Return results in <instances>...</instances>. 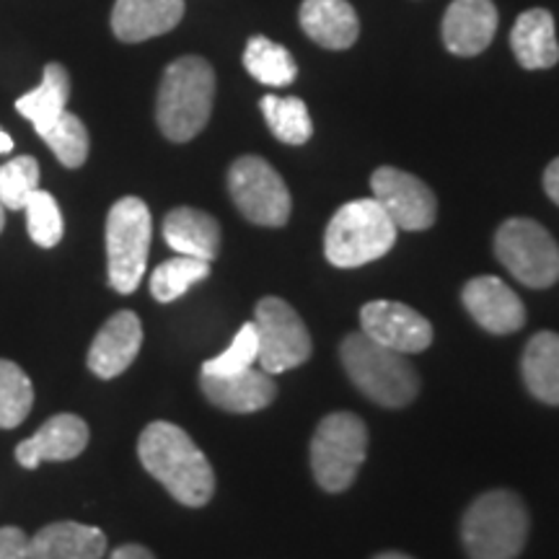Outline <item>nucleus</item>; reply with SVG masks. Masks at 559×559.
Segmentation results:
<instances>
[{
  "label": "nucleus",
  "mask_w": 559,
  "mask_h": 559,
  "mask_svg": "<svg viewBox=\"0 0 559 559\" xmlns=\"http://www.w3.org/2000/svg\"><path fill=\"white\" fill-rule=\"evenodd\" d=\"M498 262L528 288H549L559 280V247L542 223L510 218L495 234Z\"/></svg>",
  "instance_id": "obj_8"
},
{
  "label": "nucleus",
  "mask_w": 559,
  "mask_h": 559,
  "mask_svg": "<svg viewBox=\"0 0 559 559\" xmlns=\"http://www.w3.org/2000/svg\"><path fill=\"white\" fill-rule=\"evenodd\" d=\"M153 221L140 198H122L107 215V264L109 285L122 296L138 290L148 262Z\"/></svg>",
  "instance_id": "obj_7"
},
{
  "label": "nucleus",
  "mask_w": 559,
  "mask_h": 559,
  "mask_svg": "<svg viewBox=\"0 0 559 559\" xmlns=\"http://www.w3.org/2000/svg\"><path fill=\"white\" fill-rule=\"evenodd\" d=\"M368 451V428L353 412H334L311 438V469L319 487L342 492L358 477Z\"/></svg>",
  "instance_id": "obj_6"
},
{
  "label": "nucleus",
  "mask_w": 559,
  "mask_h": 559,
  "mask_svg": "<svg viewBox=\"0 0 559 559\" xmlns=\"http://www.w3.org/2000/svg\"><path fill=\"white\" fill-rule=\"evenodd\" d=\"M140 345H143V326L132 311L115 313L107 324L102 326L88 349V368L99 379H115L124 373L138 358Z\"/></svg>",
  "instance_id": "obj_15"
},
{
  "label": "nucleus",
  "mask_w": 559,
  "mask_h": 559,
  "mask_svg": "<svg viewBox=\"0 0 559 559\" xmlns=\"http://www.w3.org/2000/svg\"><path fill=\"white\" fill-rule=\"evenodd\" d=\"M495 32H498V9L492 0H453L443 16L445 47L461 58L485 52Z\"/></svg>",
  "instance_id": "obj_16"
},
{
  "label": "nucleus",
  "mask_w": 559,
  "mask_h": 559,
  "mask_svg": "<svg viewBox=\"0 0 559 559\" xmlns=\"http://www.w3.org/2000/svg\"><path fill=\"white\" fill-rule=\"evenodd\" d=\"M362 334L402 355H417L430 347L432 324L423 313L396 300H370L360 311Z\"/></svg>",
  "instance_id": "obj_12"
},
{
  "label": "nucleus",
  "mask_w": 559,
  "mask_h": 559,
  "mask_svg": "<svg viewBox=\"0 0 559 559\" xmlns=\"http://www.w3.org/2000/svg\"><path fill=\"white\" fill-rule=\"evenodd\" d=\"M544 190H547L549 198L559 205V158L551 160L547 171H544Z\"/></svg>",
  "instance_id": "obj_34"
},
{
  "label": "nucleus",
  "mask_w": 559,
  "mask_h": 559,
  "mask_svg": "<svg viewBox=\"0 0 559 559\" xmlns=\"http://www.w3.org/2000/svg\"><path fill=\"white\" fill-rule=\"evenodd\" d=\"M0 559H32L29 536L16 526L0 528Z\"/></svg>",
  "instance_id": "obj_33"
},
{
  "label": "nucleus",
  "mask_w": 559,
  "mask_h": 559,
  "mask_svg": "<svg viewBox=\"0 0 559 559\" xmlns=\"http://www.w3.org/2000/svg\"><path fill=\"white\" fill-rule=\"evenodd\" d=\"M243 68L249 70L251 79L272 88L288 86L298 75V66L293 55L267 37L249 39L247 50H243Z\"/></svg>",
  "instance_id": "obj_25"
},
{
  "label": "nucleus",
  "mask_w": 559,
  "mask_h": 559,
  "mask_svg": "<svg viewBox=\"0 0 559 559\" xmlns=\"http://www.w3.org/2000/svg\"><path fill=\"white\" fill-rule=\"evenodd\" d=\"M466 311L489 334H513L526 324V306L500 277H474L461 290Z\"/></svg>",
  "instance_id": "obj_13"
},
{
  "label": "nucleus",
  "mask_w": 559,
  "mask_h": 559,
  "mask_svg": "<svg viewBox=\"0 0 559 559\" xmlns=\"http://www.w3.org/2000/svg\"><path fill=\"white\" fill-rule=\"evenodd\" d=\"M140 464L187 508H202L215 492V474L205 453L179 425L151 423L138 440Z\"/></svg>",
  "instance_id": "obj_1"
},
{
  "label": "nucleus",
  "mask_w": 559,
  "mask_h": 559,
  "mask_svg": "<svg viewBox=\"0 0 559 559\" xmlns=\"http://www.w3.org/2000/svg\"><path fill=\"white\" fill-rule=\"evenodd\" d=\"M376 559H412V557L400 555V551H383V555H379Z\"/></svg>",
  "instance_id": "obj_37"
},
{
  "label": "nucleus",
  "mask_w": 559,
  "mask_h": 559,
  "mask_svg": "<svg viewBox=\"0 0 559 559\" xmlns=\"http://www.w3.org/2000/svg\"><path fill=\"white\" fill-rule=\"evenodd\" d=\"M370 187H373V200L386 210L396 228L425 230L436 223V194L423 179L394 166H381L370 177Z\"/></svg>",
  "instance_id": "obj_11"
},
{
  "label": "nucleus",
  "mask_w": 559,
  "mask_h": 559,
  "mask_svg": "<svg viewBox=\"0 0 559 559\" xmlns=\"http://www.w3.org/2000/svg\"><path fill=\"white\" fill-rule=\"evenodd\" d=\"M185 16V0H117L111 32L120 41L135 45L171 32Z\"/></svg>",
  "instance_id": "obj_18"
},
{
  "label": "nucleus",
  "mask_w": 559,
  "mask_h": 559,
  "mask_svg": "<svg viewBox=\"0 0 559 559\" xmlns=\"http://www.w3.org/2000/svg\"><path fill=\"white\" fill-rule=\"evenodd\" d=\"M88 445V425L79 415H55L32 438L16 445V461L24 469H37L41 461H70Z\"/></svg>",
  "instance_id": "obj_14"
},
{
  "label": "nucleus",
  "mask_w": 559,
  "mask_h": 559,
  "mask_svg": "<svg viewBox=\"0 0 559 559\" xmlns=\"http://www.w3.org/2000/svg\"><path fill=\"white\" fill-rule=\"evenodd\" d=\"M210 275V262L194 260V257H174V260L158 264L151 275V293L160 304H171L185 296L194 283Z\"/></svg>",
  "instance_id": "obj_28"
},
{
  "label": "nucleus",
  "mask_w": 559,
  "mask_h": 559,
  "mask_svg": "<svg viewBox=\"0 0 559 559\" xmlns=\"http://www.w3.org/2000/svg\"><path fill=\"white\" fill-rule=\"evenodd\" d=\"M215 99V73L207 60L198 55L174 60L164 70L158 86L156 120L158 128L174 143L198 138L210 120Z\"/></svg>",
  "instance_id": "obj_2"
},
{
  "label": "nucleus",
  "mask_w": 559,
  "mask_h": 559,
  "mask_svg": "<svg viewBox=\"0 0 559 559\" xmlns=\"http://www.w3.org/2000/svg\"><path fill=\"white\" fill-rule=\"evenodd\" d=\"M37 135L50 145L55 158H58L62 166H68V169H79V166L86 164L88 130L86 124H83L75 115H70L68 109L62 111L50 128L37 132Z\"/></svg>",
  "instance_id": "obj_29"
},
{
  "label": "nucleus",
  "mask_w": 559,
  "mask_h": 559,
  "mask_svg": "<svg viewBox=\"0 0 559 559\" xmlns=\"http://www.w3.org/2000/svg\"><path fill=\"white\" fill-rule=\"evenodd\" d=\"M34 407V386L16 362L0 358V428H19Z\"/></svg>",
  "instance_id": "obj_27"
},
{
  "label": "nucleus",
  "mask_w": 559,
  "mask_h": 559,
  "mask_svg": "<svg viewBox=\"0 0 559 559\" xmlns=\"http://www.w3.org/2000/svg\"><path fill=\"white\" fill-rule=\"evenodd\" d=\"M510 47H513L515 60L526 70L555 68L559 62V45L551 13L544 9L521 13L510 32Z\"/></svg>",
  "instance_id": "obj_22"
},
{
  "label": "nucleus",
  "mask_w": 559,
  "mask_h": 559,
  "mask_svg": "<svg viewBox=\"0 0 559 559\" xmlns=\"http://www.w3.org/2000/svg\"><path fill=\"white\" fill-rule=\"evenodd\" d=\"M109 559H156L148 549L140 547V544H122L120 549L111 551Z\"/></svg>",
  "instance_id": "obj_35"
},
{
  "label": "nucleus",
  "mask_w": 559,
  "mask_h": 559,
  "mask_svg": "<svg viewBox=\"0 0 559 559\" xmlns=\"http://www.w3.org/2000/svg\"><path fill=\"white\" fill-rule=\"evenodd\" d=\"M400 228L373 198L342 205L324 234V254L334 267H362L394 247Z\"/></svg>",
  "instance_id": "obj_5"
},
{
  "label": "nucleus",
  "mask_w": 559,
  "mask_h": 559,
  "mask_svg": "<svg viewBox=\"0 0 559 559\" xmlns=\"http://www.w3.org/2000/svg\"><path fill=\"white\" fill-rule=\"evenodd\" d=\"M104 551V531L75 521L50 523L29 539L32 559H102Z\"/></svg>",
  "instance_id": "obj_21"
},
{
  "label": "nucleus",
  "mask_w": 559,
  "mask_h": 559,
  "mask_svg": "<svg viewBox=\"0 0 559 559\" xmlns=\"http://www.w3.org/2000/svg\"><path fill=\"white\" fill-rule=\"evenodd\" d=\"M26 213V228H29L32 241L41 249L58 247L62 239V213L58 200L50 192L37 190L24 205Z\"/></svg>",
  "instance_id": "obj_31"
},
{
  "label": "nucleus",
  "mask_w": 559,
  "mask_h": 559,
  "mask_svg": "<svg viewBox=\"0 0 559 559\" xmlns=\"http://www.w3.org/2000/svg\"><path fill=\"white\" fill-rule=\"evenodd\" d=\"M526 389L536 400L559 407V334L539 332L528 340L521 358Z\"/></svg>",
  "instance_id": "obj_23"
},
{
  "label": "nucleus",
  "mask_w": 559,
  "mask_h": 559,
  "mask_svg": "<svg viewBox=\"0 0 559 559\" xmlns=\"http://www.w3.org/2000/svg\"><path fill=\"white\" fill-rule=\"evenodd\" d=\"M3 226H5V207L3 202H0V230H3Z\"/></svg>",
  "instance_id": "obj_38"
},
{
  "label": "nucleus",
  "mask_w": 559,
  "mask_h": 559,
  "mask_svg": "<svg viewBox=\"0 0 559 559\" xmlns=\"http://www.w3.org/2000/svg\"><path fill=\"white\" fill-rule=\"evenodd\" d=\"M13 151V140L5 130H0V156H5V153Z\"/></svg>",
  "instance_id": "obj_36"
},
{
  "label": "nucleus",
  "mask_w": 559,
  "mask_h": 559,
  "mask_svg": "<svg viewBox=\"0 0 559 559\" xmlns=\"http://www.w3.org/2000/svg\"><path fill=\"white\" fill-rule=\"evenodd\" d=\"M262 115L264 120H267L272 135L277 140H283V143L288 145H304L306 140L311 138L313 132V124H311V115L309 109H306V104L296 99V96H288V99H283V96H264L262 99Z\"/></svg>",
  "instance_id": "obj_26"
},
{
  "label": "nucleus",
  "mask_w": 559,
  "mask_h": 559,
  "mask_svg": "<svg viewBox=\"0 0 559 559\" xmlns=\"http://www.w3.org/2000/svg\"><path fill=\"white\" fill-rule=\"evenodd\" d=\"M340 355L349 381L381 407H407L419 394L417 370L412 368L407 355L379 345L368 334H347Z\"/></svg>",
  "instance_id": "obj_3"
},
{
  "label": "nucleus",
  "mask_w": 559,
  "mask_h": 559,
  "mask_svg": "<svg viewBox=\"0 0 559 559\" xmlns=\"http://www.w3.org/2000/svg\"><path fill=\"white\" fill-rule=\"evenodd\" d=\"M260 360V340H257L254 321L243 324L239 334H236L234 342L223 349L221 355L205 360L202 366V373L205 376H234L241 373V370L254 368V362Z\"/></svg>",
  "instance_id": "obj_32"
},
{
  "label": "nucleus",
  "mask_w": 559,
  "mask_h": 559,
  "mask_svg": "<svg viewBox=\"0 0 559 559\" xmlns=\"http://www.w3.org/2000/svg\"><path fill=\"white\" fill-rule=\"evenodd\" d=\"M300 29L326 50H347L360 34V21L347 0H304Z\"/></svg>",
  "instance_id": "obj_19"
},
{
  "label": "nucleus",
  "mask_w": 559,
  "mask_h": 559,
  "mask_svg": "<svg viewBox=\"0 0 559 559\" xmlns=\"http://www.w3.org/2000/svg\"><path fill=\"white\" fill-rule=\"evenodd\" d=\"M228 192L241 215L257 226L280 228L290 218V192L260 156H241L228 171Z\"/></svg>",
  "instance_id": "obj_9"
},
{
  "label": "nucleus",
  "mask_w": 559,
  "mask_h": 559,
  "mask_svg": "<svg viewBox=\"0 0 559 559\" xmlns=\"http://www.w3.org/2000/svg\"><path fill=\"white\" fill-rule=\"evenodd\" d=\"M39 190V164L32 156L11 158L0 166V202L5 210H24Z\"/></svg>",
  "instance_id": "obj_30"
},
{
  "label": "nucleus",
  "mask_w": 559,
  "mask_h": 559,
  "mask_svg": "<svg viewBox=\"0 0 559 559\" xmlns=\"http://www.w3.org/2000/svg\"><path fill=\"white\" fill-rule=\"evenodd\" d=\"M70 99V75L60 62H50L41 75V83L29 94H24L16 102V109L21 117H26L34 124V130L41 132L45 128L58 120L66 111V104Z\"/></svg>",
  "instance_id": "obj_24"
},
{
  "label": "nucleus",
  "mask_w": 559,
  "mask_h": 559,
  "mask_svg": "<svg viewBox=\"0 0 559 559\" xmlns=\"http://www.w3.org/2000/svg\"><path fill=\"white\" fill-rule=\"evenodd\" d=\"M461 536L472 559H515L528 539V510L510 489H492L466 510Z\"/></svg>",
  "instance_id": "obj_4"
},
{
  "label": "nucleus",
  "mask_w": 559,
  "mask_h": 559,
  "mask_svg": "<svg viewBox=\"0 0 559 559\" xmlns=\"http://www.w3.org/2000/svg\"><path fill=\"white\" fill-rule=\"evenodd\" d=\"M164 239L177 254L215 262L221 251V226L198 207H174L164 218Z\"/></svg>",
  "instance_id": "obj_20"
},
{
  "label": "nucleus",
  "mask_w": 559,
  "mask_h": 559,
  "mask_svg": "<svg viewBox=\"0 0 559 559\" xmlns=\"http://www.w3.org/2000/svg\"><path fill=\"white\" fill-rule=\"evenodd\" d=\"M254 330L260 340V366L270 376L304 366L311 358V334L304 319L283 298L267 296L257 304Z\"/></svg>",
  "instance_id": "obj_10"
},
{
  "label": "nucleus",
  "mask_w": 559,
  "mask_h": 559,
  "mask_svg": "<svg viewBox=\"0 0 559 559\" xmlns=\"http://www.w3.org/2000/svg\"><path fill=\"white\" fill-rule=\"evenodd\" d=\"M202 394L207 396L215 407L234 412V415H249L270 407L277 396L275 381L270 379L267 370L249 368L234 376H205L200 379Z\"/></svg>",
  "instance_id": "obj_17"
}]
</instances>
